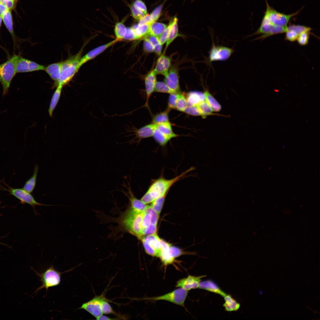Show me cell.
Returning <instances> with one entry per match:
<instances>
[{
    "label": "cell",
    "instance_id": "be15d7a7",
    "mask_svg": "<svg viewBox=\"0 0 320 320\" xmlns=\"http://www.w3.org/2000/svg\"><path fill=\"white\" fill-rule=\"evenodd\" d=\"M2 20V16L0 15V29L1 26Z\"/></svg>",
    "mask_w": 320,
    "mask_h": 320
},
{
    "label": "cell",
    "instance_id": "4fadbf2b",
    "mask_svg": "<svg viewBox=\"0 0 320 320\" xmlns=\"http://www.w3.org/2000/svg\"><path fill=\"white\" fill-rule=\"evenodd\" d=\"M45 67L35 62L19 56L17 61L16 70L17 73L29 72L44 70Z\"/></svg>",
    "mask_w": 320,
    "mask_h": 320
},
{
    "label": "cell",
    "instance_id": "9a60e30c",
    "mask_svg": "<svg viewBox=\"0 0 320 320\" xmlns=\"http://www.w3.org/2000/svg\"><path fill=\"white\" fill-rule=\"evenodd\" d=\"M206 276H195L188 275L185 278L179 280L177 283L176 287L188 291L191 289L199 288L201 279Z\"/></svg>",
    "mask_w": 320,
    "mask_h": 320
},
{
    "label": "cell",
    "instance_id": "ac0fdd59",
    "mask_svg": "<svg viewBox=\"0 0 320 320\" xmlns=\"http://www.w3.org/2000/svg\"><path fill=\"white\" fill-rule=\"evenodd\" d=\"M156 74L153 70L150 71L145 76L144 79L146 101L144 106L148 107L149 100L154 92V87L156 81Z\"/></svg>",
    "mask_w": 320,
    "mask_h": 320
},
{
    "label": "cell",
    "instance_id": "484cf974",
    "mask_svg": "<svg viewBox=\"0 0 320 320\" xmlns=\"http://www.w3.org/2000/svg\"><path fill=\"white\" fill-rule=\"evenodd\" d=\"M167 26L166 25L161 23L156 22L152 23L150 25L148 33L146 37L151 35L159 37Z\"/></svg>",
    "mask_w": 320,
    "mask_h": 320
},
{
    "label": "cell",
    "instance_id": "6f0895ef",
    "mask_svg": "<svg viewBox=\"0 0 320 320\" xmlns=\"http://www.w3.org/2000/svg\"><path fill=\"white\" fill-rule=\"evenodd\" d=\"M143 46L145 50L147 52L154 51L153 46L146 38H144Z\"/></svg>",
    "mask_w": 320,
    "mask_h": 320
},
{
    "label": "cell",
    "instance_id": "cb8c5ba5",
    "mask_svg": "<svg viewBox=\"0 0 320 320\" xmlns=\"http://www.w3.org/2000/svg\"><path fill=\"white\" fill-rule=\"evenodd\" d=\"M186 98L188 105H196L205 99L204 92L198 91L188 93Z\"/></svg>",
    "mask_w": 320,
    "mask_h": 320
},
{
    "label": "cell",
    "instance_id": "ee69618b",
    "mask_svg": "<svg viewBox=\"0 0 320 320\" xmlns=\"http://www.w3.org/2000/svg\"><path fill=\"white\" fill-rule=\"evenodd\" d=\"M151 223V217L150 214L145 210L143 212V217L142 223V234L144 230Z\"/></svg>",
    "mask_w": 320,
    "mask_h": 320
},
{
    "label": "cell",
    "instance_id": "7402d4cb",
    "mask_svg": "<svg viewBox=\"0 0 320 320\" xmlns=\"http://www.w3.org/2000/svg\"><path fill=\"white\" fill-rule=\"evenodd\" d=\"M199 288L219 294L223 297L226 295L215 283L211 280L200 281Z\"/></svg>",
    "mask_w": 320,
    "mask_h": 320
},
{
    "label": "cell",
    "instance_id": "f546056e",
    "mask_svg": "<svg viewBox=\"0 0 320 320\" xmlns=\"http://www.w3.org/2000/svg\"><path fill=\"white\" fill-rule=\"evenodd\" d=\"M225 302L223 306L228 311H237L240 307V304L230 295L227 294L224 297Z\"/></svg>",
    "mask_w": 320,
    "mask_h": 320
},
{
    "label": "cell",
    "instance_id": "d6986e66",
    "mask_svg": "<svg viewBox=\"0 0 320 320\" xmlns=\"http://www.w3.org/2000/svg\"><path fill=\"white\" fill-rule=\"evenodd\" d=\"M62 63L63 61H61L51 64L45 67L44 70L57 86L60 77Z\"/></svg>",
    "mask_w": 320,
    "mask_h": 320
},
{
    "label": "cell",
    "instance_id": "44dd1931",
    "mask_svg": "<svg viewBox=\"0 0 320 320\" xmlns=\"http://www.w3.org/2000/svg\"><path fill=\"white\" fill-rule=\"evenodd\" d=\"M161 249L158 257H159L164 265H167L172 263L174 258L170 255L169 249L170 244L164 240L160 239Z\"/></svg>",
    "mask_w": 320,
    "mask_h": 320
},
{
    "label": "cell",
    "instance_id": "7c38bea8",
    "mask_svg": "<svg viewBox=\"0 0 320 320\" xmlns=\"http://www.w3.org/2000/svg\"><path fill=\"white\" fill-rule=\"evenodd\" d=\"M105 298L103 294L95 296L90 300L83 303L78 309L84 310L96 318L103 314L102 303Z\"/></svg>",
    "mask_w": 320,
    "mask_h": 320
},
{
    "label": "cell",
    "instance_id": "f6af8a7d",
    "mask_svg": "<svg viewBox=\"0 0 320 320\" xmlns=\"http://www.w3.org/2000/svg\"><path fill=\"white\" fill-rule=\"evenodd\" d=\"M309 38V32H305L299 35L297 40L299 45L305 46L308 44Z\"/></svg>",
    "mask_w": 320,
    "mask_h": 320
},
{
    "label": "cell",
    "instance_id": "7dc6e473",
    "mask_svg": "<svg viewBox=\"0 0 320 320\" xmlns=\"http://www.w3.org/2000/svg\"><path fill=\"white\" fill-rule=\"evenodd\" d=\"M102 309L103 314H115L111 306L105 298L102 302Z\"/></svg>",
    "mask_w": 320,
    "mask_h": 320
},
{
    "label": "cell",
    "instance_id": "db71d44e",
    "mask_svg": "<svg viewBox=\"0 0 320 320\" xmlns=\"http://www.w3.org/2000/svg\"><path fill=\"white\" fill-rule=\"evenodd\" d=\"M162 6L160 5L155 9L149 15L153 22L159 18L161 13Z\"/></svg>",
    "mask_w": 320,
    "mask_h": 320
},
{
    "label": "cell",
    "instance_id": "5bb4252c",
    "mask_svg": "<svg viewBox=\"0 0 320 320\" xmlns=\"http://www.w3.org/2000/svg\"><path fill=\"white\" fill-rule=\"evenodd\" d=\"M118 41V40L116 39L108 43L99 46L88 52L83 57H81L79 63L80 67L87 62L95 58L107 48L115 44Z\"/></svg>",
    "mask_w": 320,
    "mask_h": 320
},
{
    "label": "cell",
    "instance_id": "c3c4849f",
    "mask_svg": "<svg viewBox=\"0 0 320 320\" xmlns=\"http://www.w3.org/2000/svg\"><path fill=\"white\" fill-rule=\"evenodd\" d=\"M178 93L170 94L168 103V108L170 109L176 108Z\"/></svg>",
    "mask_w": 320,
    "mask_h": 320
},
{
    "label": "cell",
    "instance_id": "f1b7e54d",
    "mask_svg": "<svg viewBox=\"0 0 320 320\" xmlns=\"http://www.w3.org/2000/svg\"><path fill=\"white\" fill-rule=\"evenodd\" d=\"M150 244L159 254L161 249L160 239L156 233L143 236L140 239Z\"/></svg>",
    "mask_w": 320,
    "mask_h": 320
},
{
    "label": "cell",
    "instance_id": "2e32d148",
    "mask_svg": "<svg viewBox=\"0 0 320 320\" xmlns=\"http://www.w3.org/2000/svg\"><path fill=\"white\" fill-rule=\"evenodd\" d=\"M164 82L175 93L180 92V87L178 71L174 68L169 69L167 75L164 76Z\"/></svg>",
    "mask_w": 320,
    "mask_h": 320
},
{
    "label": "cell",
    "instance_id": "f907efd6",
    "mask_svg": "<svg viewBox=\"0 0 320 320\" xmlns=\"http://www.w3.org/2000/svg\"><path fill=\"white\" fill-rule=\"evenodd\" d=\"M131 14L133 17L137 20H140L145 16L143 13L133 4L130 6Z\"/></svg>",
    "mask_w": 320,
    "mask_h": 320
},
{
    "label": "cell",
    "instance_id": "6da1fadb",
    "mask_svg": "<svg viewBox=\"0 0 320 320\" xmlns=\"http://www.w3.org/2000/svg\"><path fill=\"white\" fill-rule=\"evenodd\" d=\"M194 168H190L179 175L169 180L161 177L154 180L148 190L141 198V200L146 204L152 202L158 197L167 194L171 186L178 181L184 178L187 174L193 170Z\"/></svg>",
    "mask_w": 320,
    "mask_h": 320
},
{
    "label": "cell",
    "instance_id": "680465c9",
    "mask_svg": "<svg viewBox=\"0 0 320 320\" xmlns=\"http://www.w3.org/2000/svg\"><path fill=\"white\" fill-rule=\"evenodd\" d=\"M124 39L129 40H135L134 32L131 28H127L126 33Z\"/></svg>",
    "mask_w": 320,
    "mask_h": 320
},
{
    "label": "cell",
    "instance_id": "8d00e7d4",
    "mask_svg": "<svg viewBox=\"0 0 320 320\" xmlns=\"http://www.w3.org/2000/svg\"><path fill=\"white\" fill-rule=\"evenodd\" d=\"M153 137L156 141L162 146L165 145L171 139L161 132L156 128Z\"/></svg>",
    "mask_w": 320,
    "mask_h": 320
},
{
    "label": "cell",
    "instance_id": "b9f144b4",
    "mask_svg": "<svg viewBox=\"0 0 320 320\" xmlns=\"http://www.w3.org/2000/svg\"><path fill=\"white\" fill-rule=\"evenodd\" d=\"M172 22H170L163 33L159 37L160 44L162 45L166 42L169 37L172 26Z\"/></svg>",
    "mask_w": 320,
    "mask_h": 320
},
{
    "label": "cell",
    "instance_id": "7bdbcfd3",
    "mask_svg": "<svg viewBox=\"0 0 320 320\" xmlns=\"http://www.w3.org/2000/svg\"><path fill=\"white\" fill-rule=\"evenodd\" d=\"M145 211L150 214L151 217V223L157 225L159 215L151 206L148 205Z\"/></svg>",
    "mask_w": 320,
    "mask_h": 320
},
{
    "label": "cell",
    "instance_id": "8992f818",
    "mask_svg": "<svg viewBox=\"0 0 320 320\" xmlns=\"http://www.w3.org/2000/svg\"><path fill=\"white\" fill-rule=\"evenodd\" d=\"M156 128V125L151 123L144 126L140 128H137L132 124L131 126H127L125 128L126 133L131 134L127 136H134V137L127 143L131 144L135 143H139L143 139L153 136L154 132Z\"/></svg>",
    "mask_w": 320,
    "mask_h": 320
},
{
    "label": "cell",
    "instance_id": "3957f363",
    "mask_svg": "<svg viewBox=\"0 0 320 320\" xmlns=\"http://www.w3.org/2000/svg\"><path fill=\"white\" fill-rule=\"evenodd\" d=\"M83 50L82 47L76 54L68 57L63 61L60 77L57 86L60 85L63 86L68 84L78 72L81 67L79 63Z\"/></svg>",
    "mask_w": 320,
    "mask_h": 320
},
{
    "label": "cell",
    "instance_id": "e7e4bbea",
    "mask_svg": "<svg viewBox=\"0 0 320 320\" xmlns=\"http://www.w3.org/2000/svg\"><path fill=\"white\" fill-rule=\"evenodd\" d=\"M0 244H2V243H1V242H0Z\"/></svg>",
    "mask_w": 320,
    "mask_h": 320
},
{
    "label": "cell",
    "instance_id": "bcb514c9",
    "mask_svg": "<svg viewBox=\"0 0 320 320\" xmlns=\"http://www.w3.org/2000/svg\"><path fill=\"white\" fill-rule=\"evenodd\" d=\"M146 253L152 256L158 257L159 253L150 244L143 239H141Z\"/></svg>",
    "mask_w": 320,
    "mask_h": 320
},
{
    "label": "cell",
    "instance_id": "e575fe53",
    "mask_svg": "<svg viewBox=\"0 0 320 320\" xmlns=\"http://www.w3.org/2000/svg\"><path fill=\"white\" fill-rule=\"evenodd\" d=\"M127 28L121 22H118L116 24L114 28V33L116 39L118 41L124 39L126 33Z\"/></svg>",
    "mask_w": 320,
    "mask_h": 320
},
{
    "label": "cell",
    "instance_id": "ab89813d",
    "mask_svg": "<svg viewBox=\"0 0 320 320\" xmlns=\"http://www.w3.org/2000/svg\"><path fill=\"white\" fill-rule=\"evenodd\" d=\"M154 92L171 94L175 93L164 82L156 81L155 85Z\"/></svg>",
    "mask_w": 320,
    "mask_h": 320
},
{
    "label": "cell",
    "instance_id": "6125c7cd",
    "mask_svg": "<svg viewBox=\"0 0 320 320\" xmlns=\"http://www.w3.org/2000/svg\"><path fill=\"white\" fill-rule=\"evenodd\" d=\"M96 319L97 320H112V319H114L110 318V317H108L107 316H104V315H102L98 317Z\"/></svg>",
    "mask_w": 320,
    "mask_h": 320
},
{
    "label": "cell",
    "instance_id": "9c48e42d",
    "mask_svg": "<svg viewBox=\"0 0 320 320\" xmlns=\"http://www.w3.org/2000/svg\"><path fill=\"white\" fill-rule=\"evenodd\" d=\"M287 27L275 25L263 17L259 28L249 36L261 34L263 35L256 39H263L273 35L285 33L287 30Z\"/></svg>",
    "mask_w": 320,
    "mask_h": 320
},
{
    "label": "cell",
    "instance_id": "277c9868",
    "mask_svg": "<svg viewBox=\"0 0 320 320\" xmlns=\"http://www.w3.org/2000/svg\"><path fill=\"white\" fill-rule=\"evenodd\" d=\"M19 57L14 54L0 64V83L3 88V96L8 94L11 82L17 73L16 66Z\"/></svg>",
    "mask_w": 320,
    "mask_h": 320
},
{
    "label": "cell",
    "instance_id": "4316f807",
    "mask_svg": "<svg viewBox=\"0 0 320 320\" xmlns=\"http://www.w3.org/2000/svg\"><path fill=\"white\" fill-rule=\"evenodd\" d=\"M156 125V129L164 135L170 139L178 136L173 131L169 122H165Z\"/></svg>",
    "mask_w": 320,
    "mask_h": 320
},
{
    "label": "cell",
    "instance_id": "e0dca14e",
    "mask_svg": "<svg viewBox=\"0 0 320 320\" xmlns=\"http://www.w3.org/2000/svg\"><path fill=\"white\" fill-rule=\"evenodd\" d=\"M171 65V59L164 54L161 55L157 60L153 70L155 73L165 76L169 71Z\"/></svg>",
    "mask_w": 320,
    "mask_h": 320
},
{
    "label": "cell",
    "instance_id": "681fc988",
    "mask_svg": "<svg viewBox=\"0 0 320 320\" xmlns=\"http://www.w3.org/2000/svg\"><path fill=\"white\" fill-rule=\"evenodd\" d=\"M184 112L193 116H201L197 105H188Z\"/></svg>",
    "mask_w": 320,
    "mask_h": 320
},
{
    "label": "cell",
    "instance_id": "03108f58",
    "mask_svg": "<svg viewBox=\"0 0 320 320\" xmlns=\"http://www.w3.org/2000/svg\"><path fill=\"white\" fill-rule=\"evenodd\" d=\"M14 0L15 1V0Z\"/></svg>",
    "mask_w": 320,
    "mask_h": 320
},
{
    "label": "cell",
    "instance_id": "5b68a950",
    "mask_svg": "<svg viewBox=\"0 0 320 320\" xmlns=\"http://www.w3.org/2000/svg\"><path fill=\"white\" fill-rule=\"evenodd\" d=\"M73 268L64 272H60L56 271L52 265L44 272L41 273H39L33 269L36 275L40 278L42 283L41 285L36 290L35 292L43 288H45L47 292L49 288L58 286L61 282V274L70 271Z\"/></svg>",
    "mask_w": 320,
    "mask_h": 320
},
{
    "label": "cell",
    "instance_id": "d590c367",
    "mask_svg": "<svg viewBox=\"0 0 320 320\" xmlns=\"http://www.w3.org/2000/svg\"><path fill=\"white\" fill-rule=\"evenodd\" d=\"M196 105L200 113L201 116L203 118L212 114V110L205 100Z\"/></svg>",
    "mask_w": 320,
    "mask_h": 320
},
{
    "label": "cell",
    "instance_id": "603a6c76",
    "mask_svg": "<svg viewBox=\"0 0 320 320\" xmlns=\"http://www.w3.org/2000/svg\"><path fill=\"white\" fill-rule=\"evenodd\" d=\"M1 16L4 24L11 34L15 45L16 43V38L13 29V22L11 10L8 9Z\"/></svg>",
    "mask_w": 320,
    "mask_h": 320
},
{
    "label": "cell",
    "instance_id": "7a4b0ae2",
    "mask_svg": "<svg viewBox=\"0 0 320 320\" xmlns=\"http://www.w3.org/2000/svg\"><path fill=\"white\" fill-rule=\"evenodd\" d=\"M143 212H136L130 207L123 215L121 221L126 231L140 239L143 237L142 223Z\"/></svg>",
    "mask_w": 320,
    "mask_h": 320
},
{
    "label": "cell",
    "instance_id": "f35d334b",
    "mask_svg": "<svg viewBox=\"0 0 320 320\" xmlns=\"http://www.w3.org/2000/svg\"><path fill=\"white\" fill-rule=\"evenodd\" d=\"M167 194L158 197L151 202V206L159 215Z\"/></svg>",
    "mask_w": 320,
    "mask_h": 320
},
{
    "label": "cell",
    "instance_id": "11a10c76",
    "mask_svg": "<svg viewBox=\"0 0 320 320\" xmlns=\"http://www.w3.org/2000/svg\"><path fill=\"white\" fill-rule=\"evenodd\" d=\"M169 252L170 255L173 258L178 257L183 254L182 252L178 248L171 246L169 247Z\"/></svg>",
    "mask_w": 320,
    "mask_h": 320
},
{
    "label": "cell",
    "instance_id": "ba28073f",
    "mask_svg": "<svg viewBox=\"0 0 320 320\" xmlns=\"http://www.w3.org/2000/svg\"><path fill=\"white\" fill-rule=\"evenodd\" d=\"M188 294V291L180 288L161 296L147 297L143 299L152 301L164 300L184 307V303Z\"/></svg>",
    "mask_w": 320,
    "mask_h": 320
},
{
    "label": "cell",
    "instance_id": "d4e9b609",
    "mask_svg": "<svg viewBox=\"0 0 320 320\" xmlns=\"http://www.w3.org/2000/svg\"><path fill=\"white\" fill-rule=\"evenodd\" d=\"M150 24H144L135 25L131 27L134 32L135 40L144 38L147 36Z\"/></svg>",
    "mask_w": 320,
    "mask_h": 320
},
{
    "label": "cell",
    "instance_id": "91938a15",
    "mask_svg": "<svg viewBox=\"0 0 320 320\" xmlns=\"http://www.w3.org/2000/svg\"><path fill=\"white\" fill-rule=\"evenodd\" d=\"M0 1L9 9L11 10L14 8L15 5V1L14 0H0Z\"/></svg>",
    "mask_w": 320,
    "mask_h": 320
},
{
    "label": "cell",
    "instance_id": "ffe728a7",
    "mask_svg": "<svg viewBox=\"0 0 320 320\" xmlns=\"http://www.w3.org/2000/svg\"><path fill=\"white\" fill-rule=\"evenodd\" d=\"M128 186L126 185V187L129 194L128 197L130 204V207L134 211L138 212H144L147 207V205L144 203L141 200L136 198L134 196L130 188V183L128 182Z\"/></svg>",
    "mask_w": 320,
    "mask_h": 320
},
{
    "label": "cell",
    "instance_id": "1f68e13d",
    "mask_svg": "<svg viewBox=\"0 0 320 320\" xmlns=\"http://www.w3.org/2000/svg\"><path fill=\"white\" fill-rule=\"evenodd\" d=\"M205 100L211 108L213 111L218 112L221 108V106L217 100L211 94L208 90L204 92Z\"/></svg>",
    "mask_w": 320,
    "mask_h": 320
},
{
    "label": "cell",
    "instance_id": "8fae6325",
    "mask_svg": "<svg viewBox=\"0 0 320 320\" xmlns=\"http://www.w3.org/2000/svg\"><path fill=\"white\" fill-rule=\"evenodd\" d=\"M8 191L10 194L19 200L23 204H27L33 208L35 215L38 214L35 210L36 206H52L53 205L45 204L40 203L36 201L31 193L25 191L23 188H9Z\"/></svg>",
    "mask_w": 320,
    "mask_h": 320
},
{
    "label": "cell",
    "instance_id": "836d02e7",
    "mask_svg": "<svg viewBox=\"0 0 320 320\" xmlns=\"http://www.w3.org/2000/svg\"><path fill=\"white\" fill-rule=\"evenodd\" d=\"M170 110L168 108L165 111L156 114L153 118L152 123L158 124L169 122V113Z\"/></svg>",
    "mask_w": 320,
    "mask_h": 320
},
{
    "label": "cell",
    "instance_id": "60d3db41",
    "mask_svg": "<svg viewBox=\"0 0 320 320\" xmlns=\"http://www.w3.org/2000/svg\"><path fill=\"white\" fill-rule=\"evenodd\" d=\"M287 30H292L299 35L305 32H310L311 28L308 27L300 25H292L287 27Z\"/></svg>",
    "mask_w": 320,
    "mask_h": 320
},
{
    "label": "cell",
    "instance_id": "816d5d0a",
    "mask_svg": "<svg viewBox=\"0 0 320 320\" xmlns=\"http://www.w3.org/2000/svg\"><path fill=\"white\" fill-rule=\"evenodd\" d=\"M133 4L143 13L144 16L147 15L146 7L144 3L141 0H136Z\"/></svg>",
    "mask_w": 320,
    "mask_h": 320
},
{
    "label": "cell",
    "instance_id": "f5cc1de1",
    "mask_svg": "<svg viewBox=\"0 0 320 320\" xmlns=\"http://www.w3.org/2000/svg\"><path fill=\"white\" fill-rule=\"evenodd\" d=\"M285 33V39L291 42L296 40L298 36L295 31L292 30H287Z\"/></svg>",
    "mask_w": 320,
    "mask_h": 320
},
{
    "label": "cell",
    "instance_id": "d6a6232c",
    "mask_svg": "<svg viewBox=\"0 0 320 320\" xmlns=\"http://www.w3.org/2000/svg\"><path fill=\"white\" fill-rule=\"evenodd\" d=\"M178 19L175 17L172 21V24L168 39L166 42L165 51L172 41L179 36L177 25Z\"/></svg>",
    "mask_w": 320,
    "mask_h": 320
},
{
    "label": "cell",
    "instance_id": "94428289",
    "mask_svg": "<svg viewBox=\"0 0 320 320\" xmlns=\"http://www.w3.org/2000/svg\"><path fill=\"white\" fill-rule=\"evenodd\" d=\"M8 9L0 1V15L2 16Z\"/></svg>",
    "mask_w": 320,
    "mask_h": 320
},
{
    "label": "cell",
    "instance_id": "52a82bcc",
    "mask_svg": "<svg viewBox=\"0 0 320 320\" xmlns=\"http://www.w3.org/2000/svg\"><path fill=\"white\" fill-rule=\"evenodd\" d=\"M266 8L263 17L268 20L272 24L280 27H287L289 20L295 16L298 12L286 15L279 12L271 7L266 0Z\"/></svg>",
    "mask_w": 320,
    "mask_h": 320
},
{
    "label": "cell",
    "instance_id": "74e56055",
    "mask_svg": "<svg viewBox=\"0 0 320 320\" xmlns=\"http://www.w3.org/2000/svg\"><path fill=\"white\" fill-rule=\"evenodd\" d=\"M188 105L186 97L183 94L179 93L175 109L179 111L184 112Z\"/></svg>",
    "mask_w": 320,
    "mask_h": 320
},
{
    "label": "cell",
    "instance_id": "9f6ffc18",
    "mask_svg": "<svg viewBox=\"0 0 320 320\" xmlns=\"http://www.w3.org/2000/svg\"><path fill=\"white\" fill-rule=\"evenodd\" d=\"M157 225L151 223L143 231V236H147L156 233Z\"/></svg>",
    "mask_w": 320,
    "mask_h": 320
},
{
    "label": "cell",
    "instance_id": "4dcf8cb0",
    "mask_svg": "<svg viewBox=\"0 0 320 320\" xmlns=\"http://www.w3.org/2000/svg\"><path fill=\"white\" fill-rule=\"evenodd\" d=\"M63 87L60 85H58L52 96L48 109L49 113L51 117L52 116L54 110L59 100Z\"/></svg>",
    "mask_w": 320,
    "mask_h": 320
},
{
    "label": "cell",
    "instance_id": "30bf717a",
    "mask_svg": "<svg viewBox=\"0 0 320 320\" xmlns=\"http://www.w3.org/2000/svg\"><path fill=\"white\" fill-rule=\"evenodd\" d=\"M234 51L232 48L223 46L216 45L212 40V45L209 51L208 62L224 61L228 59Z\"/></svg>",
    "mask_w": 320,
    "mask_h": 320
},
{
    "label": "cell",
    "instance_id": "83f0119b",
    "mask_svg": "<svg viewBox=\"0 0 320 320\" xmlns=\"http://www.w3.org/2000/svg\"><path fill=\"white\" fill-rule=\"evenodd\" d=\"M38 169V166L36 164L32 176L26 182L22 188L28 193L32 192L35 188Z\"/></svg>",
    "mask_w": 320,
    "mask_h": 320
}]
</instances>
